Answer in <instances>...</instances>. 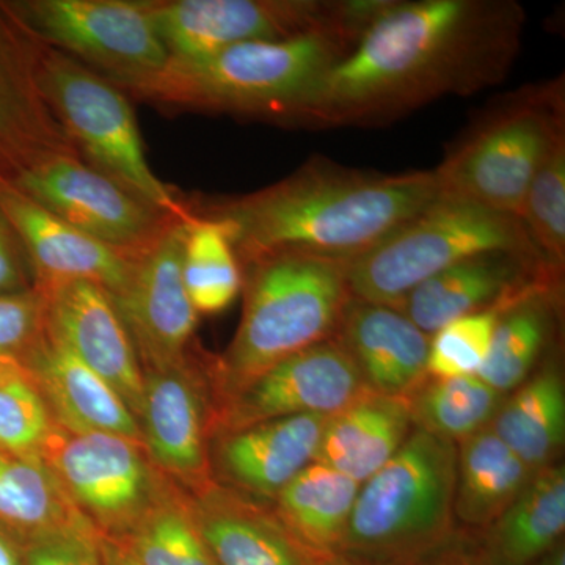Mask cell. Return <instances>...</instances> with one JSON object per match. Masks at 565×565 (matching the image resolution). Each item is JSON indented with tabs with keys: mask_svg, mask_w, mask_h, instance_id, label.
<instances>
[{
	"mask_svg": "<svg viewBox=\"0 0 565 565\" xmlns=\"http://www.w3.org/2000/svg\"><path fill=\"white\" fill-rule=\"evenodd\" d=\"M523 25L512 0H388L285 125H385L444 96L486 90L511 71Z\"/></svg>",
	"mask_w": 565,
	"mask_h": 565,
	"instance_id": "obj_1",
	"label": "cell"
},
{
	"mask_svg": "<svg viewBox=\"0 0 565 565\" xmlns=\"http://www.w3.org/2000/svg\"><path fill=\"white\" fill-rule=\"evenodd\" d=\"M440 199L433 170L362 172L316 158L270 188L195 212L226 223L243 267L274 253L349 263Z\"/></svg>",
	"mask_w": 565,
	"mask_h": 565,
	"instance_id": "obj_2",
	"label": "cell"
},
{
	"mask_svg": "<svg viewBox=\"0 0 565 565\" xmlns=\"http://www.w3.org/2000/svg\"><path fill=\"white\" fill-rule=\"evenodd\" d=\"M367 24L248 41L200 61H169L159 73L118 88L166 110L218 111L285 125L319 77L351 52Z\"/></svg>",
	"mask_w": 565,
	"mask_h": 565,
	"instance_id": "obj_3",
	"label": "cell"
},
{
	"mask_svg": "<svg viewBox=\"0 0 565 565\" xmlns=\"http://www.w3.org/2000/svg\"><path fill=\"white\" fill-rule=\"evenodd\" d=\"M243 273L237 332L221 356L207 359L215 411L274 364L337 337L351 300L345 262L274 253Z\"/></svg>",
	"mask_w": 565,
	"mask_h": 565,
	"instance_id": "obj_4",
	"label": "cell"
},
{
	"mask_svg": "<svg viewBox=\"0 0 565 565\" xmlns=\"http://www.w3.org/2000/svg\"><path fill=\"white\" fill-rule=\"evenodd\" d=\"M455 441L414 427L381 470L360 486L340 553L374 565H419L459 531Z\"/></svg>",
	"mask_w": 565,
	"mask_h": 565,
	"instance_id": "obj_5",
	"label": "cell"
},
{
	"mask_svg": "<svg viewBox=\"0 0 565 565\" xmlns=\"http://www.w3.org/2000/svg\"><path fill=\"white\" fill-rule=\"evenodd\" d=\"M564 134L563 81L509 93L433 170L440 195L520 218L539 167Z\"/></svg>",
	"mask_w": 565,
	"mask_h": 565,
	"instance_id": "obj_6",
	"label": "cell"
},
{
	"mask_svg": "<svg viewBox=\"0 0 565 565\" xmlns=\"http://www.w3.org/2000/svg\"><path fill=\"white\" fill-rule=\"evenodd\" d=\"M36 81L52 114L85 162L154 210L177 221H192L195 211L191 204L152 172L136 114L121 88L40 41Z\"/></svg>",
	"mask_w": 565,
	"mask_h": 565,
	"instance_id": "obj_7",
	"label": "cell"
},
{
	"mask_svg": "<svg viewBox=\"0 0 565 565\" xmlns=\"http://www.w3.org/2000/svg\"><path fill=\"white\" fill-rule=\"evenodd\" d=\"M489 252L542 255L520 218L441 196L348 263L349 292L397 308L424 281Z\"/></svg>",
	"mask_w": 565,
	"mask_h": 565,
	"instance_id": "obj_8",
	"label": "cell"
},
{
	"mask_svg": "<svg viewBox=\"0 0 565 565\" xmlns=\"http://www.w3.org/2000/svg\"><path fill=\"white\" fill-rule=\"evenodd\" d=\"M66 500L102 537L120 541L151 509L180 489L140 441L115 434H52L43 456Z\"/></svg>",
	"mask_w": 565,
	"mask_h": 565,
	"instance_id": "obj_9",
	"label": "cell"
},
{
	"mask_svg": "<svg viewBox=\"0 0 565 565\" xmlns=\"http://www.w3.org/2000/svg\"><path fill=\"white\" fill-rule=\"evenodd\" d=\"M386 0H150L169 61H200L248 41L292 39L334 25L371 22Z\"/></svg>",
	"mask_w": 565,
	"mask_h": 565,
	"instance_id": "obj_10",
	"label": "cell"
},
{
	"mask_svg": "<svg viewBox=\"0 0 565 565\" xmlns=\"http://www.w3.org/2000/svg\"><path fill=\"white\" fill-rule=\"evenodd\" d=\"M6 3L33 39L70 55L117 87L150 77L169 63L145 0Z\"/></svg>",
	"mask_w": 565,
	"mask_h": 565,
	"instance_id": "obj_11",
	"label": "cell"
},
{
	"mask_svg": "<svg viewBox=\"0 0 565 565\" xmlns=\"http://www.w3.org/2000/svg\"><path fill=\"white\" fill-rule=\"evenodd\" d=\"M10 185L61 221L134 259L181 222L141 202L93 169L77 151L40 156Z\"/></svg>",
	"mask_w": 565,
	"mask_h": 565,
	"instance_id": "obj_12",
	"label": "cell"
},
{
	"mask_svg": "<svg viewBox=\"0 0 565 565\" xmlns=\"http://www.w3.org/2000/svg\"><path fill=\"white\" fill-rule=\"evenodd\" d=\"M215 397L207 356L195 351L184 362L143 371L139 429L152 463L174 486L195 494L214 484L210 444Z\"/></svg>",
	"mask_w": 565,
	"mask_h": 565,
	"instance_id": "obj_13",
	"label": "cell"
},
{
	"mask_svg": "<svg viewBox=\"0 0 565 565\" xmlns=\"http://www.w3.org/2000/svg\"><path fill=\"white\" fill-rule=\"evenodd\" d=\"M370 393L351 353L332 338L274 364L218 405L212 437L288 416H332Z\"/></svg>",
	"mask_w": 565,
	"mask_h": 565,
	"instance_id": "obj_14",
	"label": "cell"
},
{
	"mask_svg": "<svg viewBox=\"0 0 565 565\" xmlns=\"http://www.w3.org/2000/svg\"><path fill=\"white\" fill-rule=\"evenodd\" d=\"M189 222L173 223L137 259L125 289L111 297L143 371L173 366L193 352L199 313L182 281V250Z\"/></svg>",
	"mask_w": 565,
	"mask_h": 565,
	"instance_id": "obj_15",
	"label": "cell"
},
{
	"mask_svg": "<svg viewBox=\"0 0 565 565\" xmlns=\"http://www.w3.org/2000/svg\"><path fill=\"white\" fill-rule=\"evenodd\" d=\"M36 289L46 302V332L103 377L139 418L143 370L110 294L85 280L57 281Z\"/></svg>",
	"mask_w": 565,
	"mask_h": 565,
	"instance_id": "obj_16",
	"label": "cell"
},
{
	"mask_svg": "<svg viewBox=\"0 0 565 565\" xmlns=\"http://www.w3.org/2000/svg\"><path fill=\"white\" fill-rule=\"evenodd\" d=\"M39 41L0 2V189L40 156L77 151L36 81Z\"/></svg>",
	"mask_w": 565,
	"mask_h": 565,
	"instance_id": "obj_17",
	"label": "cell"
},
{
	"mask_svg": "<svg viewBox=\"0 0 565 565\" xmlns=\"http://www.w3.org/2000/svg\"><path fill=\"white\" fill-rule=\"evenodd\" d=\"M327 418L288 416L214 435L212 479L259 503H273L297 475L316 462Z\"/></svg>",
	"mask_w": 565,
	"mask_h": 565,
	"instance_id": "obj_18",
	"label": "cell"
},
{
	"mask_svg": "<svg viewBox=\"0 0 565 565\" xmlns=\"http://www.w3.org/2000/svg\"><path fill=\"white\" fill-rule=\"evenodd\" d=\"M561 275L563 270L537 253H481L424 281L397 310L430 337L455 319L509 302Z\"/></svg>",
	"mask_w": 565,
	"mask_h": 565,
	"instance_id": "obj_19",
	"label": "cell"
},
{
	"mask_svg": "<svg viewBox=\"0 0 565 565\" xmlns=\"http://www.w3.org/2000/svg\"><path fill=\"white\" fill-rule=\"evenodd\" d=\"M0 211L20 237L35 288L85 280L117 297L128 285L137 259L61 221L11 185L0 189Z\"/></svg>",
	"mask_w": 565,
	"mask_h": 565,
	"instance_id": "obj_20",
	"label": "cell"
},
{
	"mask_svg": "<svg viewBox=\"0 0 565 565\" xmlns=\"http://www.w3.org/2000/svg\"><path fill=\"white\" fill-rule=\"evenodd\" d=\"M20 364L62 429L121 435L141 444L139 423L125 401L46 329Z\"/></svg>",
	"mask_w": 565,
	"mask_h": 565,
	"instance_id": "obj_21",
	"label": "cell"
},
{
	"mask_svg": "<svg viewBox=\"0 0 565 565\" xmlns=\"http://www.w3.org/2000/svg\"><path fill=\"white\" fill-rule=\"evenodd\" d=\"M189 503L215 565H313L318 557L282 526L269 504L215 482L189 494Z\"/></svg>",
	"mask_w": 565,
	"mask_h": 565,
	"instance_id": "obj_22",
	"label": "cell"
},
{
	"mask_svg": "<svg viewBox=\"0 0 565 565\" xmlns=\"http://www.w3.org/2000/svg\"><path fill=\"white\" fill-rule=\"evenodd\" d=\"M334 338L373 393L405 399L427 377L429 334L397 308L351 297Z\"/></svg>",
	"mask_w": 565,
	"mask_h": 565,
	"instance_id": "obj_23",
	"label": "cell"
},
{
	"mask_svg": "<svg viewBox=\"0 0 565 565\" xmlns=\"http://www.w3.org/2000/svg\"><path fill=\"white\" fill-rule=\"evenodd\" d=\"M412 429L407 401L366 394L327 418L316 462L363 484L399 451Z\"/></svg>",
	"mask_w": 565,
	"mask_h": 565,
	"instance_id": "obj_24",
	"label": "cell"
},
{
	"mask_svg": "<svg viewBox=\"0 0 565 565\" xmlns=\"http://www.w3.org/2000/svg\"><path fill=\"white\" fill-rule=\"evenodd\" d=\"M561 278L539 282L504 305L478 377L508 396L527 381L556 333Z\"/></svg>",
	"mask_w": 565,
	"mask_h": 565,
	"instance_id": "obj_25",
	"label": "cell"
},
{
	"mask_svg": "<svg viewBox=\"0 0 565 565\" xmlns=\"http://www.w3.org/2000/svg\"><path fill=\"white\" fill-rule=\"evenodd\" d=\"M534 471L484 427L457 444L455 519L457 527L479 534L492 525L534 478Z\"/></svg>",
	"mask_w": 565,
	"mask_h": 565,
	"instance_id": "obj_26",
	"label": "cell"
},
{
	"mask_svg": "<svg viewBox=\"0 0 565 565\" xmlns=\"http://www.w3.org/2000/svg\"><path fill=\"white\" fill-rule=\"evenodd\" d=\"M565 531V467L539 471L519 498L479 533L487 565H531L563 542Z\"/></svg>",
	"mask_w": 565,
	"mask_h": 565,
	"instance_id": "obj_27",
	"label": "cell"
},
{
	"mask_svg": "<svg viewBox=\"0 0 565 565\" xmlns=\"http://www.w3.org/2000/svg\"><path fill=\"white\" fill-rule=\"evenodd\" d=\"M490 427L534 471L559 463L565 445V384L557 362H544L509 393Z\"/></svg>",
	"mask_w": 565,
	"mask_h": 565,
	"instance_id": "obj_28",
	"label": "cell"
},
{
	"mask_svg": "<svg viewBox=\"0 0 565 565\" xmlns=\"http://www.w3.org/2000/svg\"><path fill=\"white\" fill-rule=\"evenodd\" d=\"M360 486L340 471L313 462L269 505L308 552L316 556L338 555Z\"/></svg>",
	"mask_w": 565,
	"mask_h": 565,
	"instance_id": "obj_29",
	"label": "cell"
},
{
	"mask_svg": "<svg viewBox=\"0 0 565 565\" xmlns=\"http://www.w3.org/2000/svg\"><path fill=\"white\" fill-rule=\"evenodd\" d=\"M182 281L199 316L232 307L243 291L244 273L225 222L195 212L185 232Z\"/></svg>",
	"mask_w": 565,
	"mask_h": 565,
	"instance_id": "obj_30",
	"label": "cell"
},
{
	"mask_svg": "<svg viewBox=\"0 0 565 565\" xmlns=\"http://www.w3.org/2000/svg\"><path fill=\"white\" fill-rule=\"evenodd\" d=\"M505 396L478 375L426 377L405 397L412 424L460 444L492 423Z\"/></svg>",
	"mask_w": 565,
	"mask_h": 565,
	"instance_id": "obj_31",
	"label": "cell"
},
{
	"mask_svg": "<svg viewBox=\"0 0 565 565\" xmlns=\"http://www.w3.org/2000/svg\"><path fill=\"white\" fill-rule=\"evenodd\" d=\"M79 516L43 460L0 449V523L31 535Z\"/></svg>",
	"mask_w": 565,
	"mask_h": 565,
	"instance_id": "obj_32",
	"label": "cell"
},
{
	"mask_svg": "<svg viewBox=\"0 0 565 565\" xmlns=\"http://www.w3.org/2000/svg\"><path fill=\"white\" fill-rule=\"evenodd\" d=\"M115 542L139 565H215L193 520L189 494L181 489Z\"/></svg>",
	"mask_w": 565,
	"mask_h": 565,
	"instance_id": "obj_33",
	"label": "cell"
},
{
	"mask_svg": "<svg viewBox=\"0 0 565 565\" xmlns=\"http://www.w3.org/2000/svg\"><path fill=\"white\" fill-rule=\"evenodd\" d=\"M57 423L20 363H0V449L43 459Z\"/></svg>",
	"mask_w": 565,
	"mask_h": 565,
	"instance_id": "obj_34",
	"label": "cell"
},
{
	"mask_svg": "<svg viewBox=\"0 0 565 565\" xmlns=\"http://www.w3.org/2000/svg\"><path fill=\"white\" fill-rule=\"evenodd\" d=\"M520 221L544 258L559 270L565 263V134L557 137L539 167Z\"/></svg>",
	"mask_w": 565,
	"mask_h": 565,
	"instance_id": "obj_35",
	"label": "cell"
},
{
	"mask_svg": "<svg viewBox=\"0 0 565 565\" xmlns=\"http://www.w3.org/2000/svg\"><path fill=\"white\" fill-rule=\"evenodd\" d=\"M505 303L478 311V313L462 316L430 334L426 364L427 377L478 375L490 351L498 316Z\"/></svg>",
	"mask_w": 565,
	"mask_h": 565,
	"instance_id": "obj_36",
	"label": "cell"
},
{
	"mask_svg": "<svg viewBox=\"0 0 565 565\" xmlns=\"http://www.w3.org/2000/svg\"><path fill=\"white\" fill-rule=\"evenodd\" d=\"M24 565H104L102 535L76 516L28 537Z\"/></svg>",
	"mask_w": 565,
	"mask_h": 565,
	"instance_id": "obj_37",
	"label": "cell"
},
{
	"mask_svg": "<svg viewBox=\"0 0 565 565\" xmlns=\"http://www.w3.org/2000/svg\"><path fill=\"white\" fill-rule=\"evenodd\" d=\"M44 313L40 289L0 296V363H20L44 333Z\"/></svg>",
	"mask_w": 565,
	"mask_h": 565,
	"instance_id": "obj_38",
	"label": "cell"
},
{
	"mask_svg": "<svg viewBox=\"0 0 565 565\" xmlns=\"http://www.w3.org/2000/svg\"><path fill=\"white\" fill-rule=\"evenodd\" d=\"M35 288L31 263L20 237L0 211V296L21 294Z\"/></svg>",
	"mask_w": 565,
	"mask_h": 565,
	"instance_id": "obj_39",
	"label": "cell"
},
{
	"mask_svg": "<svg viewBox=\"0 0 565 565\" xmlns=\"http://www.w3.org/2000/svg\"><path fill=\"white\" fill-rule=\"evenodd\" d=\"M419 565H487L479 548L478 537L468 531H457L445 548Z\"/></svg>",
	"mask_w": 565,
	"mask_h": 565,
	"instance_id": "obj_40",
	"label": "cell"
},
{
	"mask_svg": "<svg viewBox=\"0 0 565 565\" xmlns=\"http://www.w3.org/2000/svg\"><path fill=\"white\" fill-rule=\"evenodd\" d=\"M28 535L0 523V565H24Z\"/></svg>",
	"mask_w": 565,
	"mask_h": 565,
	"instance_id": "obj_41",
	"label": "cell"
},
{
	"mask_svg": "<svg viewBox=\"0 0 565 565\" xmlns=\"http://www.w3.org/2000/svg\"><path fill=\"white\" fill-rule=\"evenodd\" d=\"M104 565H139L120 544L102 537Z\"/></svg>",
	"mask_w": 565,
	"mask_h": 565,
	"instance_id": "obj_42",
	"label": "cell"
},
{
	"mask_svg": "<svg viewBox=\"0 0 565 565\" xmlns=\"http://www.w3.org/2000/svg\"><path fill=\"white\" fill-rule=\"evenodd\" d=\"M531 565H565V546L564 541L553 546L544 556L539 557Z\"/></svg>",
	"mask_w": 565,
	"mask_h": 565,
	"instance_id": "obj_43",
	"label": "cell"
},
{
	"mask_svg": "<svg viewBox=\"0 0 565 565\" xmlns=\"http://www.w3.org/2000/svg\"><path fill=\"white\" fill-rule=\"evenodd\" d=\"M313 565H374V564L362 563V561L351 559V557H345L343 555H327V556L316 557Z\"/></svg>",
	"mask_w": 565,
	"mask_h": 565,
	"instance_id": "obj_44",
	"label": "cell"
}]
</instances>
